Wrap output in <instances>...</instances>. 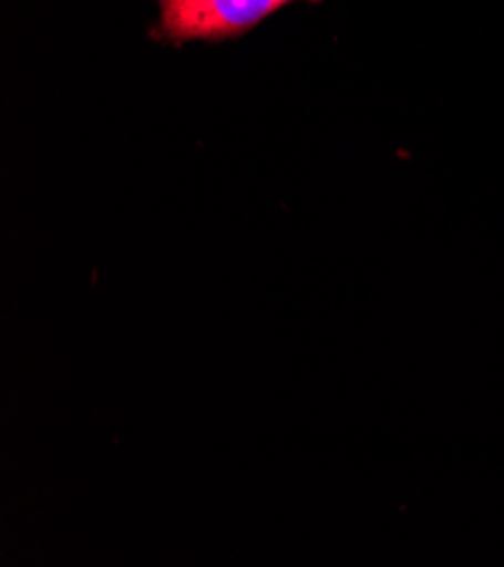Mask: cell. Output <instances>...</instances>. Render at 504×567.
Instances as JSON below:
<instances>
[{
	"label": "cell",
	"instance_id": "6da1fadb",
	"mask_svg": "<svg viewBox=\"0 0 504 567\" xmlns=\"http://www.w3.org/2000/svg\"><path fill=\"white\" fill-rule=\"evenodd\" d=\"M288 0H161V19L173 39H206L240 32Z\"/></svg>",
	"mask_w": 504,
	"mask_h": 567
}]
</instances>
